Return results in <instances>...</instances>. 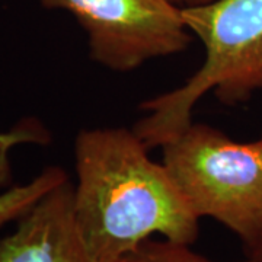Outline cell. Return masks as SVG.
Listing matches in <instances>:
<instances>
[{
  "label": "cell",
  "instance_id": "cell-1",
  "mask_svg": "<svg viewBox=\"0 0 262 262\" xmlns=\"http://www.w3.org/2000/svg\"><path fill=\"white\" fill-rule=\"evenodd\" d=\"M147 151L127 128H92L76 137L73 210L95 262L118 261L155 234L187 245L198 239L200 217Z\"/></svg>",
  "mask_w": 262,
  "mask_h": 262
},
{
  "label": "cell",
  "instance_id": "cell-2",
  "mask_svg": "<svg viewBox=\"0 0 262 262\" xmlns=\"http://www.w3.org/2000/svg\"><path fill=\"white\" fill-rule=\"evenodd\" d=\"M182 18L206 60L182 86L141 103L146 115L133 130L149 150L185 130L207 92L233 106L262 91V0H214L182 8Z\"/></svg>",
  "mask_w": 262,
  "mask_h": 262
},
{
  "label": "cell",
  "instance_id": "cell-3",
  "mask_svg": "<svg viewBox=\"0 0 262 262\" xmlns=\"http://www.w3.org/2000/svg\"><path fill=\"white\" fill-rule=\"evenodd\" d=\"M163 165L200 219L232 230L249 251L262 239V136L241 143L201 122L163 144Z\"/></svg>",
  "mask_w": 262,
  "mask_h": 262
},
{
  "label": "cell",
  "instance_id": "cell-4",
  "mask_svg": "<svg viewBox=\"0 0 262 262\" xmlns=\"http://www.w3.org/2000/svg\"><path fill=\"white\" fill-rule=\"evenodd\" d=\"M70 12L88 34L95 63L128 73L150 60L185 51L194 35L172 0H39Z\"/></svg>",
  "mask_w": 262,
  "mask_h": 262
},
{
  "label": "cell",
  "instance_id": "cell-5",
  "mask_svg": "<svg viewBox=\"0 0 262 262\" xmlns=\"http://www.w3.org/2000/svg\"><path fill=\"white\" fill-rule=\"evenodd\" d=\"M0 237V262H95L77 229L69 179L41 196Z\"/></svg>",
  "mask_w": 262,
  "mask_h": 262
},
{
  "label": "cell",
  "instance_id": "cell-6",
  "mask_svg": "<svg viewBox=\"0 0 262 262\" xmlns=\"http://www.w3.org/2000/svg\"><path fill=\"white\" fill-rule=\"evenodd\" d=\"M61 168L50 166L25 185H18L0 194V229L10 222H16L48 191L67 181Z\"/></svg>",
  "mask_w": 262,
  "mask_h": 262
},
{
  "label": "cell",
  "instance_id": "cell-7",
  "mask_svg": "<svg viewBox=\"0 0 262 262\" xmlns=\"http://www.w3.org/2000/svg\"><path fill=\"white\" fill-rule=\"evenodd\" d=\"M115 262H215L206 256L194 252L191 245L179 244L168 239H153L144 241L136 249L124 255ZM241 262H262L258 258L248 256Z\"/></svg>",
  "mask_w": 262,
  "mask_h": 262
},
{
  "label": "cell",
  "instance_id": "cell-8",
  "mask_svg": "<svg viewBox=\"0 0 262 262\" xmlns=\"http://www.w3.org/2000/svg\"><path fill=\"white\" fill-rule=\"evenodd\" d=\"M50 133L37 120H24L13 130L0 133V187H6L10 182L12 169H10L9 151L18 144L35 143L48 144Z\"/></svg>",
  "mask_w": 262,
  "mask_h": 262
},
{
  "label": "cell",
  "instance_id": "cell-9",
  "mask_svg": "<svg viewBox=\"0 0 262 262\" xmlns=\"http://www.w3.org/2000/svg\"><path fill=\"white\" fill-rule=\"evenodd\" d=\"M175 5H178L179 8H191V6H200V5H206L214 0H172Z\"/></svg>",
  "mask_w": 262,
  "mask_h": 262
},
{
  "label": "cell",
  "instance_id": "cell-10",
  "mask_svg": "<svg viewBox=\"0 0 262 262\" xmlns=\"http://www.w3.org/2000/svg\"><path fill=\"white\" fill-rule=\"evenodd\" d=\"M248 256H253V258H258L262 261V239L259 244H256L253 248H251L249 251H246Z\"/></svg>",
  "mask_w": 262,
  "mask_h": 262
}]
</instances>
